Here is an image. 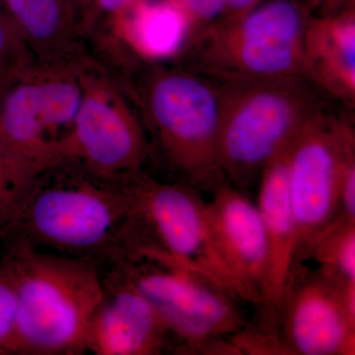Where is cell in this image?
Segmentation results:
<instances>
[{"label":"cell","mask_w":355,"mask_h":355,"mask_svg":"<svg viewBox=\"0 0 355 355\" xmlns=\"http://www.w3.org/2000/svg\"><path fill=\"white\" fill-rule=\"evenodd\" d=\"M130 197L71 161L39 172L0 219V240L114 266L127 263Z\"/></svg>","instance_id":"6da1fadb"},{"label":"cell","mask_w":355,"mask_h":355,"mask_svg":"<svg viewBox=\"0 0 355 355\" xmlns=\"http://www.w3.org/2000/svg\"><path fill=\"white\" fill-rule=\"evenodd\" d=\"M0 263L15 292V354H85L105 293L99 263L10 240H0Z\"/></svg>","instance_id":"7a4b0ae2"},{"label":"cell","mask_w":355,"mask_h":355,"mask_svg":"<svg viewBox=\"0 0 355 355\" xmlns=\"http://www.w3.org/2000/svg\"><path fill=\"white\" fill-rule=\"evenodd\" d=\"M223 76L217 162L223 179L242 190L324 112L304 77Z\"/></svg>","instance_id":"3957f363"},{"label":"cell","mask_w":355,"mask_h":355,"mask_svg":"<svg viewBox=\"0 0 355 355\" xmlns=\"http://www.w3.org/2000/svg\"><path fill=\"white\" fill-rule=\"evenodd\" d=\"M130 88L150 157L160 159L172 181L211 193L224 181L217 162L220 88L189 70L158 67L146 72L139 87Z\"/></svg>","instance_id":"277c9868"},{"label":"cell","mask_w":355,"mask_h":355,"mask_svg":"<svg viewBox=\"0 0 355 355\" xmlns=\"http://www.w3.org/2000/svg\"><path fill=\"white\" fill-rule=\"evenodd\" d=\"M121 184L132 202L130 261H171L200 273L242 302L254 305L251 294L219 253L202 191L172 180L161 181L146 169L133 173Z\"/></svg>","instance_id":"5b68a950"},{"label":"cell","mask_w":355,"mask_h":355,"mask_svg":"<svg viewBox=\"0 0 355 355\" xmlns=\"http://www.w3.org/2000/svg\"><path fill=\"white\" fill-rule=\"evenodd\" d=\"M233 338L239 354L354 355L355 289L293 263L282 293Z\"/></svg>","instance_id":"8992f818"},{"label":"cell","mask_w":355,"mask_h":355,"mask_svg":"<svg viewBox=\"0 0 355 355\" xmlns=\"http://www.w3.org/2000/svg\"><path fill=\"white\" fill-rule=\"evenodd\" d=\"M84 57L33 62L0 85V144L32 178L58 162L73 130L83 100Z\"/></svg>","instance_id":"52a82bcc"},{"label":"cell","mask_w":355,"mask_h":355,"mask_svg":"<svg viewBox=\"0 0 355 355\" xmlns=\"http://www.w3.org/2000/svg\"><path fill=\"white\" fill-rule=\"evenodd\" d=\"M81 79L83 100L58 161H71L93 176L120 184L146 169L150 157L144 121L127 80L89 53Z\"/></svg>","instance_id":"ba28073f"},{"label":"cell","mask_w":355,"mask_h":355,"mask_svg":"<svg viewBox=\"0 0 355 355\" xmlns=\"http://www.w3.org/2000/svg\"><path fill=\"white\" fill-rule=\"evenodd\" d=\"M159 313L177 354H239L231 340L249 324L242 301L200 273L160 259L121 263Z\"/></svg>","instance_id":"9c48e42d"},{"label":"cell","mask_w":355,"mask_h":355,"mask_svg":"<svg viewBox=\"0 0 355 355\" xmlns=\"http://www.w3.org/2000/svg\"><path fill=\"white\" fill-rule=\"evenodd\" d=\"M352 159L354 130L324 113L287 151V182L297 232L293 263L307 261L315 242L340 219L343 173Z\"/></svg>","instance_id":"30bf717a"},{"label":"cell","mask_w":355,"mask_h":355,"mask_svg":"<svg viewBox=\"0 0 355 355\" xmlns=\"http://www.w3.org/2000/svg\"><path fill=\"white\" fill-rule=\"evenodd\" d=\"M308 23L291 0H272L209 32L205 60L223 76L304 77Z\"/></svg>","instance_id":"8fae6325"},{"label":"cell","mask_w":355,"mask_h":355,"mask_svg":"<svg viewBox=\"0 0 355 355\" xmlns=\"http://www.w3.org/2000/svg\"><path fill=\"white\" fill-rule=\"evenodd\" d=\"M101 304L89 324L86 352L95 355L176 354L174 338L121 266L104 277Z\"/></svg>","instance_id":"7c38bea8"},{"label":"cell","mask_w":355,"mask_h":355,"mask_svg":"<svg viewBox=\"0 0 355 355\" xmlns=\"http://www.w3.org/2000/svg\"><path fill=\"white\" fill-rule=\"evenodd\" d=\"M210 195L207 210L219 253L251 294L254 306L261 308L268 282V245L258 205L226 180Z\"/></svg>","instance_id":"4fadbf2b"},{"label":"cell","mask_w":355,"mask_h":355,"mask_svg":"<svg viewBox=\"0 0 355 355\" xmlns=\"http://www.w3.org/2000/svg\"><path fill=\"white\" fill-rule=\"evenodd\" d=\"M35 62H72L87 55L71 0H1Z\"/></svg>","instance_id":"5bb4252c"},{"label":"cell","mask_w":355,"mask_h":355,"mask_svg":"<svg viewBox=\"0 0 355 355\" xmlns=\"http://www.w3.org/2000/svg\"><path fill=\"white\" fill-rule=\"evenodd\" d=\"M287 151L266 166L260 177L257 205L268 245V282L261 308L270 307L279 298L295 256L297 232L287 182Z\"/></svg>","instance_id":"9a60e30c"},{"label":"cell","mask_w":355,"mask_h":355,"mask_svg":"<svg viewBox=\"0 0 355 355\" xmlns=\"http://www.w3.org/2000/svg\"><path fill=\"white\" fill-rule=\"evenodd\" d=\"M304 51L307 76L347 101L355 96L354 15L314 21L307 25Z\"/></svg>","instance_id":"2e32d148"},{"label":"cell","mask_w":355,"mask_h":355,"mask_svg":"<svg viewBox=\"0 0 355 355\" xmlns=\"http://www.w3.org/2000/svg\"><path fill=\"white\" fill-rule=\"evenodd\" d=\"M307 260L347 289H355V222L338 219L313 245Z\"/></svg>","instance_id":"e0dca14e"},{"label":"cell","mask_w":355,"mask_h":355,"mask_svg":"<svg viewBox=\"0 0 355 355\" xmlns=\"http://www.w3.org/2000/svg\"><path fill=\"white\" fill-rule=\"evenodd\" d=\"M33 62L29 49L0 0V71L10 76Z\"/></svg>","instance_id":"ac0fdd59"},{"label":"cell","mask_w":355,"mask_h":355,"mask_svg":"<svg viewBox=\"0 0 355 355\" xmlns=\"http://www.w3.org/2000/svg\"><path fill=\"white\" fill-rule=\"evenodd\" d=\"M32 180L0 144V219L19 200Z\"/></svg>","instance_id":"d6986e66"},{"label":"cell","mask_w":355,"mask_h":355,"mask_svg":"<svg viewBox=\"0 0 355 355\" xmlns=\"http://www.w3.org/2000/svg\"><path fill=\"white\" fill-rule=\"evenodd\" d=\"M15 292L0 263V355L15 354Z\"/></svg>","instance_id":"ffe728a7"},{"label":"cell","mask_w":355,"mask_h":355,"mask_svg":"<svg viewBox=\"0 0 355 355\" xmlns=\"http://www.w3.org/2000/svg\"><path fill=\"white\" fill-rule=\"evenodd\" d=\"M132 0H94L83 24L84 39L103 29Z\"/></svg>","instance_id":"44dd1931"},{"label":"cell","mask_w":355,"mask_h":355,"mask_svg":"<svg viewBox=\"0 0 355 355\" xmlns=\"http://www.w3.org/2000/svg\"><path fill=\"white\" fill-rule=\"evenodd\" d=\"M190 18L193 26L209 24L226 10L224 0H171Z\"/></svg>","instance_id":"7402d4cb"},{"label":"cell","mask_w":355,"mask_h":355,"mask_svg":"<svg viewBox=\"0 0 355 355\" xmlns=\"http://www.w3.org/2000/svg\"><path fill=\"white\" fill-rule=\"evenodd\" d=\"M224 1H225L226 10L232 11L236 15L234 18H237L253 9L258 0H224Z\"/></svg>","instance_id":"603a6c76"},{"label":"cell","mask_w":355,"mask_h":355,"mask_svg":"<svg viewBox=\"0 0 355 355\" xmlns=\"http://www.w3.org/2000/svg\"><path fill=\"white\" fill-rule=\"evenodd\" d=\"M71 2L73 4L74 9H76L79 21H80L81 30H83L84 20H85L89 10H90L91 7L94 3V0H71Z\"/></svg>","instance_id":"cb8c5ba5"},{"label":"cell","mask_w":355,"mask_h":355,"mask_svg":"<svg viewBox=\"0 0 355 355\" xmlns=\"http://www.w3.org/2000/svg\"><path fill=\"white\" fill-rule=\"evenodd\" d=\"M7 77H9V76H4V74L2 73L1 71H0V85H1L2 83H3V81L6 80Z\"/></svg>","instance_id":"d4e9b609"}]
</instances>
